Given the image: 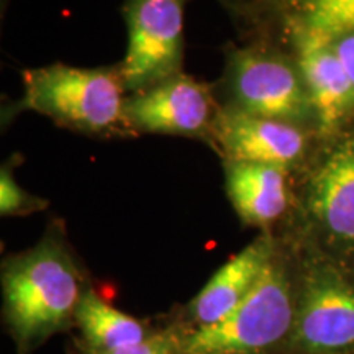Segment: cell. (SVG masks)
Returning a JSON list of instances; mask_svg holds the SVG:
<instances>
[{"label":"cell","instance_id":"obj_7","mask_svg":"<svg viewBox=\"0 0 354 354\" xmlns=\"http://www.w3.org/2000/svg\"><path fill=\"white\" fill-rule=\"evenodd\" d=\"M230 81L238 109L259 117L290 122L302 118L307 95L297 74L284 61L256 50H240L232 57Z\"/></svg>","mask_w":354,"mask_h":354},{"label":"cell","instance_id":"obj_1","mask_svg":"<svg viewBox=\"0 0 354 354\" xmlns=\"http://www.w3.org/2000/svg\"><path fill=\"white\" fill-rule=\"evenodd\" d=\"M86 287L69 250L56 234L3 264V320L19 354H32L74 325Z\"/></svg>","mask_w":354,"mask_h":354},{"label":"cell","instance_id":"obj_3","mask_svg":"<svg viewBox=\"0 0 354 354\" xmlns=\"http://www.w3.org/2000/svg\"><path fill=\"white\" fill-rule=\"evenodd\" d=\"M282 354H354V266L304 245L297 313Z\"/></svg>","mask_w":354,"mask_h":354},{"label":"cell","instance_id":"obj_17","mask_svg":"<svg viewBox=\"0 0 354 354\" xmlns=\"http://www.w3.org/2000/svg\"><path fill=\"white\" fill-rule=\"evenodd\" d=\"M333 48L354 86V30L333 39Z\"/></svg>","mask_w":354,"mask_h":354},{"label":"cell","instance_id":"obj_15","mask_svg":"<svg viewBox=\"0 0 354 354\" xmlns=\"http://www.w3.org/2000/svg\"><path fill=\"white\" fill-rule=\"evenodd\" d=\"M46 205L48 203L41 198H37L25 192L15 183L12 172L7 167H3L2 174H0V214L3 216L25 215L43 210Z\"/></svg>","mask_w":354,"mask_h":354},{"label":"cell","instance_id":"obj_4","mask_svg":"<svg viewBox=\"0 0 354 354\" xmlns=\"http://www.w3.org/2000/svg\"><path fill=\"white\" fill-rule=\"evenodd\" d=\"M24 105L64 125L112 130L125 120L120 79L104 69L53 64L24 74Z\"/></svg>","mask_w":354,"mask_h":354},{"label":"cell","instance_id":"obj_12","mask_svg":"<svg viewBox=\"0 0 354 354\" xmlns=\"http://www.w3.org/2000/svg\"><path fill=\"white\" fill-rule=\"evenodd\" d=\"M227 192L234 210L248 225L268 228L289 207L286 169L250 161H227Z\"/></svg>","mask_w":354,"mask_h":354},{"label":"cell","instance_id":"obj_5","mask_svg":"<svg viewBox=\"0 0 354 354\" xmlns=\"http://www.w3.org/2000/svg\"><path fill=\"white\" fill-rule=\"evenodd\" d=\"M128 50L122 82L145 91L179 76L183 66V0H127Z\"/></svg>","mask_w":354,"mask_h":354},{"label":"cell","instance_id":"obj_8","mask_svg":"<svg viewBox=\"0 0 354 354\" xmlns=\"http://www.w3.org/2000/svg\"><path fill=\"white\" fill-rule=\"evenodd\" d=\"M279 243L263 233L216 271L202 290L190 300L179 328L184 333L209 328L227 318L254 289L276 254Z\"/></svg>","mask_w":354,"mask_h":354},{"label":"cell","instance_id":"obj_10","mask_svg":"<svg viewBox=\"0 0 354 354\" xmlns=\"http://www.w3.org/2000/svg\"><path fill=\"white\" fill-rule=\"evenodd\" d=\"M215 138L228 159L289 167L304 154L305 138L290 123L232 107L214 118Z\"/></svg>","mask_w":354,"mask_h":354},{"label":"cell","instance_id":"obj_14","mask_svg":"<svg viewBox=\"0 0 354 354\" xmlns=\"http://www.w3.org/2000/svg\"><path fill=\"white\" fill-rule=\"evenodd\" d=\"M297 33L335 39L354 30V0H276Z\"/></svg>","mask_w":354,"mask_h":354},{"label":"cell","instance_id":"obj_9","mask_svg":"<svg viewBox=\"0 0 354 354\" xmlns=\"http://www.w3.org/2000/svg\"><path fill=\"white\" fill-rule=\"evenodd\" d=\"M207 88L185 76H174L140 91L125 102V120L151 133L198 135L214 125Z\"/></svg>","mask_w":354,"mask_h":354},{"label":"cell","instance_id":"obj_16","mask_svg":"<svg viewBox=\"0 0 354 354\" xmlns=\"http://www.w3.org/2000/svg\"><path fill=\"white\" fill-rule=\"evenodd\" d=\"M82 354H185L184 331L179 326H169L166 330H154L151 336L133 346L109 353H94L82 349Z\"/></svg>","mask_w":354,"mask_h":354},{"label":"cell","instance_id":"obj_11","mask_svg":"<svg viewBox=\"0 0 354 354\" xmlns=\"http://www.w3.org/2000/svg\"><path fill=\"white\" fill-rule=\"evenodd\" d=\"M297 35L300 71L308 100L315 109L322 130L335 131L354 109V86L336 56L333 39L308 33Z\"/></svg>","mask_w":354,"mask_h":354},{"label":"cell","instance_id":"obj_13","mask_svg":"<svg viewBox=\"0 0 354 354\" xmlns=\"http://www.w3.org/2000/svg\"><path fill=\"white\" fill-rule=\"evenodd\" d=\"M74 325L82 336V349L109 353L145 342L154 330L105 302L94 289L84 290L74 312Z\"/></svg>","mask_w":354,"mask_h":354},{"label":"cell","instance_id":"obj_6","mask_svg":"<svg viewBox=\"0 0 354 354\" xmlns=\"http://www.w3.org/2000/svg\"><path fill=\"white\" fill-rule=\"evenodd\" d=\"M304 245L354 266V140L331 151L310 183Z\"/></svg>","mask_w":354,"mask_h":354},{"label":"cell","instance_id":"obj_2","mask_svg":"<svg viewBox=\"0 0 354 354\" xmlns=\"http://www.w3.org/2000/svg\"><path fill=\"white\" fill-rule=\"evenodd\" d=\"M297 313V256L279 245L251 294L223 320L184 333L185 354H282Z\"/></svg>","mask_w":354,"mask_h":354}]
</instances>
